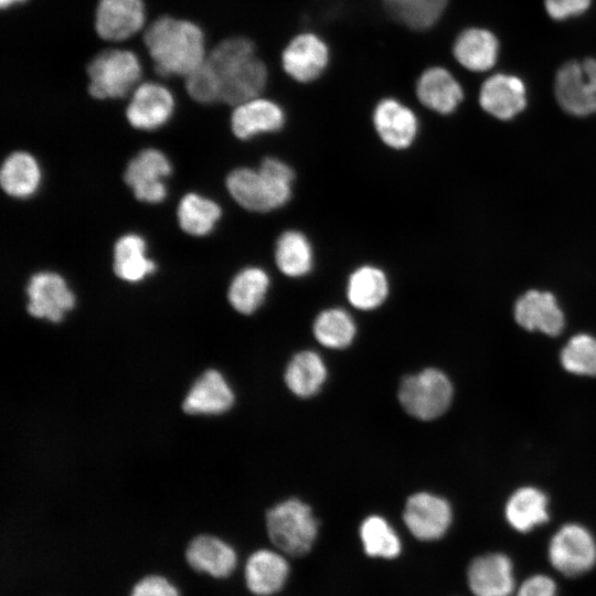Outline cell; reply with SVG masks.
I'll use <instances>...</instances> for the list:
<instances>
[{"label":"cell","mask_w":596,"mask_h":596,"mask_svg":"<svg viewBox=\"0 0 596 596\" xmlns=\"http://www.w3.org/2000/svg\"><path fill=\"white\" fill-rule=\"evenodd\" d=\"M372 120L381 140L396 150L408 148L418 131L416 114L393 97H385L377 102L373 109Z\"/></svg>","instance_id":"14"},{"label":"cell","mask_w":596,"mask_h":596,"mask_svg":"<svg viewBox=\"0 0 596 596\" xmlns=\"http://www.w3.org/2000/svg\"><path fill=\"white\" fill-rule=\"evenodd\" d=\"M387 295L386 275L375 266H361L348 279L347 297L356 309L373 310L385 301Z\"/></svg>","instance_id":"28"},{"label":"cell","mask_w":596,"mask_h":596,"mask_svg":"<svg viewBox=\"0 0 596 596\" xmlns=\"http://www.w3.org/2000/svg\"><path fill=\"white\" fill-rule=\"evenodd\" d=\"M234 398L224 376L216 370H207L191 386L182 407L193 415L222 414L232 407Z\"/></svg>","instance_id":"20"},{"label":"cell","mask_w":596,"mask_h":596,"mask_svg":"<svg viewBox=\"0 0 596 596\" xmlns=\"http://www.w3.org/2000/svg\"><path fill=\"white\" fill-rule=\"evenodd\" d=\"M172 170L169 159L157 149H145L130 160L125 181L142 202L159 203L167 196L163 179Z\"/></svg>","instance_id":"11"},{"label":"cell","mask_w":596,"mask_h":596,"mask_svg":"<svg viewBox=\"0 0 596 596\" xmlns=\"http://www.w3.org/2000/svg\"><path fill=\"white\" fill-rule=\"evenodd\" d=\"M555 95L568 114L596 113V60L574 61L562 66L555 78Z\"/></svg>","instance_id":"8"},{"label":"cell","mask_w":596,"mask_h":596,"mask_svg":"<svg viewBox=\"0 0 596 596\" xmlns=\"http://www.w3.org/2000/svg\"><path fill=\"white\" fill-rule=\"evenodd\" d=\"M505 518L510 525L528 532L549 520L547 498L534 487H522L514 491L505 504Z\"/></svg>","instance_id":"26"},{"label":"cell","mask_w":596,"mask_h":596,"mask_svg":"<svg viewBox=\"0 0 596 596\" xmlns=\"http://www.w3.org/2000/svg\"><path fill=\"white\" fill-rule=\"evenodd\" d=\"M330 63V49L317 33L304 31L295 34L280 54L283 71L299 84L320 78Z\"/></svg>","instance_id":"7"},{"label":"cell","mask_w":596,"mask_h":596,"mask_svg":"<svg viewBox=\"0 0 596 596\" xmlns=\"http://www.w3.org/2000/svg\"><path fill=\"white\" fill-rule=\"evenodd\" d=\"M226 188L236 203L248 211L274 210L268 185L258 169L233 170L226 178Z\"/></svg>","instance_id":"27"},{"label":"cell","mask_w":596,"mask_h":596,"mask_svg":"<svg viewBox=\"0 0 596 596\" xmlns=\"http://www.w3.org/2000/svg\"><path fill=\"white\" fill-rule=\"evenodd\" d=\"M556 586L553 579L545 575H534L520 587L517 596H555Z\"/></svg>","instance_id":"41"},{"label":"cell","mask_w":596,"mask_h":596,"mask_svg":"<svg viewBox=\"0 0 596 596\" xmlns=\"http://www.w3.org/2000/svg\"><path fill=\"white\" fill-rule=\"evenodd\" d=\"M312 330L323 347L343 349L353 341L356 327L349 312L341 308H330L317 316Z\"/></svg>","instance_id":"34"},{"label":"cell","mask_w":596,"mask_h":596,"mask_svg":"<svg viewBox=\"0 0 596 596\" xmlns=\"http://www.w3.org/2000/svg\"><path fill=\"white\" fill-rule=\"evenodd\" d=\"M387 17L413 32L432 29L441 18L448 0H381Z\"/></svg>","instance_id":"23"},{"label":"cell","mask_w":596,"mask_h":596,"mask_svg":"<svg viewBox=\"0 0 596 596\" xmlns=\"http://www.w3.org/2000/svg\"><path fill=\"white\" fill-rule=\"evenodd\" d=\"M175 99L168 86L158 81H142L134 89L125 115L128 124L139 130H155L173 116Z\"/></svg>","instance_id":"10"},{"label":"cell","mask_w":596,"mask_h":596,"mask_svg":"<svg viewBox=\"0 0 596 596\" xmlns=\"http://www.w3.org/2000/svg\"><path fill=\"white\" fill-rule=\"evenodd\" d=\"M327 377V368L320 355L313 351L297 353L288 363L285 382L299 397H310L318 393Z\"/></svg>","instance_id":"29"},{"label":"cell","mask_w":596,"mask_h":596,"mask_svg":"<svg viewBox=\"0 0 596 596\" xmlns=\"http://www.w3.org/2000/svg\"><path fill=\"white\" fill-rule=\"evenodd\" d=\"M479 103L488 114L502 120L511 119L526 105L524 84L512 75H493L482 84Z\"/></svg>","instance_id":"19"},{"label":"cell","mask_w":596,"mask_h":596,"mask_svg":"<svg viewBox=\"0 0 596 596\" xmlns=\"http://www.w3.org/2000/svg\"><path fill=\"white\" fill-rule=\"evenodd\" d=\"M149 22L145 0H97L93 29L104 43H124L143 31Z\"/></svg>","instance_id":"6"},{"label":"cell","mask_w":596,"mask_h":596,"mask_svg":"<svg viewBox=\"0 0 596 596\" xmlns=\"http://www.w3.org/2000/svg\"><path fill=\"white\" fill-rule=\"evenodd\" d=\"M183 84L188 96L199 104L210 105L221 99L220 79L205 60L183 78Z\"/></svg>","instance_id":"38"},{"label":"cell","mask_w":596,"mask_h":596,"mask_svg":"<svg viewBox=\"0 0 596 596\" xmlns=\"http://www.w3.org/2000/svg\"><path fill=\"white\" fill-rule=\"evenodd\" d=\"M468 583L475 596H510L514 587L510 558L500 553L475 558L468 568Z\"/></svg>","instance_id":"18"},{"label":"cell","mask_w":596,"mask_h":596,"mask_svg":"<svg viewBox=\"0 0 596 596\" xmlns=\"http://www.w3.org/2000/svg\"><path fill=\"white\" fill-rule=\"evenodd\" d=\"M156 264L146 256L145 240L137 234L121 236L114 247V270L123 280L137 283L152 274Z\"/></svg>","instance_id":"30"},{"label":"cell","mask_w":596,"mask_h":596,"mask_svg":"<svg viewBox=\"0 0 596 596\" xmlns=\"http://www.w3.org/2000/svg\"><path fill=\"white\" fill-rule=\"evenodd\" d=\"M266 526L272 543L292 556L308 553L318 534V520L310 507L298 499L285 500L269 509Z\"/></svg>","instance_id":"4"},{"label":"cell","mask_w":596,"mask_h":596,"mask_svg":"<svg viewBox=\"0 0 596 596\" xmlns=\"http://www.w3.org/2000/svg\"><path fill=\"white\" fill-rule=\"evenodd\" d=\"M275 262L278 269L288 277L307 275L313 265L312 246L299 231H286L277 240Z\"/></svg>","instance_id":"32"},{"label":"cell","mask_w":596,"mask_h":596,"mask_svg":"<svg viewBox=\"0 0 596 596\" xmlns=\"http://www.w3.org/2000/svg\"><path fill=\"white\" fill-rule=\"evenodd\" d=\"M141 43L152 72L160 78H184L205 60L209 40L195 21L162 13L149 20Z\"/></svg>","instance_id":"1"},{"label":"cell","mask_w":596,"mask_h":596,"mask_svg":"<svg viewBox=\"0 0 596 596\" xmlns=\"http://www.w3.org/2000/svg\"><path fill=\"white\" fill-rule=\"evenodd\" d=\"M185 557L193 570L217 578L230 576L236 566L234 549L223 540L206 534L195 536L189 543Z\"/></svg>","instance_id":"21"},{"label":"cell","mask_w":596,"mask_h":596,"mask_svg":"<svg viewBox=\"0 0 596 596\" xmlns=\"http://www.w3.org/2000/svg\"><path fill=\"white\" fill-rule=\"evenodd\" d=\"M29 1L30 0H0V9L2 11H9L13 8L23 6Z\"/></svg>","instance_id":"42"},{"label":"cell","mask_w":596,"mask_h":596,"mask_svg":"<svg viewBox=\"0 0 596 596\" xmlns=\"http://www.w3.org/2000/svg\"><path fill=\"white\" fill-rule=\"evenodd\" d=\"M272 198L274 210L285 205L291 196L294 172L291 168L277 158H265L259 168Z\"/></svg>","instance_id":"37"},{"label":"cell","mask_w":596,"mask_h":596,"mask_svg":"<svg viewBox=\"0 0 596 596\" xmlns=\"http://www.w3.org/2000/svg\"><path fill=\"white\" fill-rule=\"evenodd\" d=\"M514 319L520 327L557 336L564 328V315L549 291L529 290L514 305Z\"/></svg>","instance_id":"16"},{"label":"cell","mask_w":596,"mask_h":596,"mask_svg":"<svg viewBox=\"0 0 596 596\" xmlns=\"http://www.w3.org/2000/svg\"><path fill=\"white\" fill-rule=\"evenodd\" d=\"M28 311L35 318L60 322L73 309L75 296L66 281L56 273L42 272L33 275L26 287Z\"/></svg>","instance_id":"12"},{"label":"cell","mask_w":596,"mask_h":596,"mask_svg":"<svg viewBox=\"0 0 596 596\" xmlns=\"http://www.w3.org/2000/svg\"><path fill=\"white\" fill-rule=\"evenodd\" d=\"M364 552L372 557L394 558L401 553V541L394 529L380 515H370L360 526Z\"/></svg>","instance_id":"35"},{"label":"cell","mask_w":596,"mask_h":596,"mask_svg":"<svg viewBox=\"0 0 596 596\" xmlns=\"http://www.w3.org/2000/svg\"><path fill=\"white\" fill-rule=\"evenodd\" d=\"M222 214L216 202L196 193L185 194L178 206L180 227L193 236L211 233Z\"/></svg>","instance_id":"33"},{"label":"cell","mask_w":596,"mask_h":596,"mask_svg":"<svg viewBox=\"0 0 596 596\" xmlns=\"http://www.w3.org/2000/svg\"><path fill=\"white\" fill-rule=\"evenodd\" d=\"M269 287L268 274L258 267H247L236 274L228 288L231 306L251 315L263 304Z\"/></svg>","instance_id":"31"},{"label":"cell","mask_w":596,"mask_h":596,"mask_svg":"<svg viewBox=\"0 0 596 596\" xmlns=\"http://www.w3.org/2000/svg\"><path fill=\"white\" fill-rule=\"evenodd\" d=\"M563 368L577 375H596V338L581 333L572 337L561 352Z\"/></svg>","instance_id":"36"},{"label":"cell","mask_w":596,"mask_h":596,"mask_svg":"<svg viewBox=\"0 0 596 596\" xmlns=\"http://www.w3.org/2000/svg\"><path fill=\"white\" fill-rule=\"evenodd\" d=\"M415 93L423 106L441 115L455 111L464 98L460 84L441 66L425 68L417 77Z\"/></svg>","instance_id":"17"},{"label":"cell","mask_w":596,"mask_h":596,"mask_svg":"<svg viewBox=\"0 0 596 596\" xmlns=\"http://www.w3.org/2000/svg\"><path fill=\"white\" fill-rule=\"evenodd\" d=\"M40 182V166L30 153L15 151L4 160L0 172V183L10 196L29 198L36 192Z\"/></svg>","instance_id":"25"},{"label":"cell","mask_w":596,"mask_h":596,"mask_svg":"<svg viewBox=\"0 0 596 596\" xmlns=\"http://www.w3.org/2000/svg\"><path fill=\"white\" fill-rule=\"evenodd\" d=\"M285 119V111L279 104L259 96L233 108L231 129L238 139L247 140L259 134L280 130Z\"/></svg>","instance_id":"15"},{"label":"cell","mask_w":596,"mask_h":596,"mask_svg":"<svg viewBox=\"0 0 596 596\" xmlns=\"http://www.w3.org/2000/svg\"><path fill=\"white\" fill-rule=\"evenodd\" d=\"M130 596H179V592L166 577L149 575L134 586Z\"/></svg>","instance_id":"39"},{"label":"cell","mask_w":596,"mask_h":596,"mask_svg":"<svg viewBox=\"0 0 596 596\" xmlns=\"http://www.w3.org/2000/svg\"><path fill=\"white\" fill-rule=\"evenodd\" d=\"M547 13L556 20L581 14L590 4V0H545Z\"/></svg>","instance_id":"40"},{"label":"cell","mask_w":596,"mask_h":596,"mask_svg":"<svg viewBox=\"0 0 596 596\" xmlns=\"http://www.w3.org/2000/svg\"><path fill=\"white\" fill-rule=\"evenodd\" d=\"M143 63L131 47L105 46L87 60V93L97 100L123 99L142 82Z\"/></svg>","instance_id":"3"},{"label":"cell","mask_w":596,"mask_h":596,"mask_svg":"<svg viewBox=\"0 0 596 596\" xmlns=\"http://www.w3.org/2000/svg\"><path fill=\"white\" fill-rule=\"evenodd\" d=\"M403 519L416 539L434 541L447 532L451 523V508L441 497L418 492L407 499Z\"/></svg>","instance_id":"13"},{"label":"cell","mask_w":596,"mask_h":596,"mask_svg":"<svg viewBox=\"0 0 596 596\" xmlns=\"http://www.w3.org/2000/svg\"><path fill=\"white\" fill-rule=\"evenodd\" d=\"M289 575L285 557L270 550L253 553L245 565V581L248 589L258 596L278 592Z\"/></svg>","instance_id":"22"},{"label":"cell","mask_w":596,"mask_h":596,"mask_svg":"<svg viewBox=\"0 0 596 596\" xmlns=\"http://www.w3.org/2000/svg\"><path fill=\"white\" fill-rule=\"evenodd\" d=\"M552 565L567 576L588 572L596 562V543L592 534L578 524L562 526L549 546Z\"/></svg>","instance_id":"9"},{"label":"cell","mask_w":596,"mask_h":596,"mask_svg":"<svg viewBox=\"0 0 596 596\" xmlns=\"http://www.w3.org/2000/svg\"><path fill=\"white\" fill-rule=\"evenodd\" d=\"M453 53L465 68L483 72L491 68L498 55L496 36L483 29L471 28L462 31L456 39Z\"/></svg>","instance_id":"24"},{"label":"cell","mask_w":596,"mask_h":596,"mask_svg":"<svg viewBox=\"0 0 596 596\" xmlns=\"http://www.w3.org/2000/svg\"><path fill=\"white\" fill-rule=\"evenodd\" d=\"M453 398V385L437 369H425L403 377L398 387L402 407L413 417L432 421L443 415Z\"/></svg>","instance_id":"5"},{"label":"cell","mask_w":596,"mask_h":596,"mask_svg":"<svg viewBox=\"0 0 596 596\" xmlns=\"http://www.w3.org/2000/svg\"><path fill=\"white\" fill-rule=\"evenodd\" d=\"M205 61L220 79V102L226 105L235 107L259 97L267 86L268 67L247 35L221 38L209 47Z\"/></svg>","instance_id":"2"}]
</instances>
